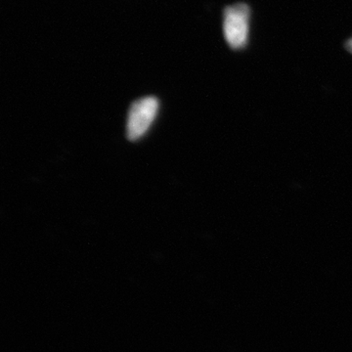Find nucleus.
I'll return each instance as SVG.
<instances>
[{
    "label": "nucleus",
    "instance_id": "obj_1",
    "mask_svg": "<svg viewBox=\"0 0 352 352\" xmlns=\"http://www.w3.org/2000/svg\"><path fill=\"white\" fill-rule=\"evenodd\" d=\"M249 6L239 3L227 7L224 11L223 34L226 43L233 50L245 47L249 38Z\"/></svg>",
    "mask_w": 352,
    "mask_h": 352
},
{
    "label": "nucleus",
    "instance_id": "obj_3",
    "mask_svg": "<svg viewBox=\"0 0 352 352\" xmlns=\"http://www.w3.org/2000/svg\"><path fill=\"white\" fill-rule=\"evenodd\" d=\"M346 48L347 50L349 51V52L352 53V38L349 39V41H347Z\"/></svg>",
    "mask_w": 352,
    "mask_h": 352
},
{
    "label": "nucleus",
    "instance_id": "obj_2",
    "mask_svg": "<svg viewBox=\"0 0 352 352\" xmlns=\"http://www.w3.org/2000/svg\"><path fill=\"white\" fill-rule=\"evenodd\" d=\"M157 110L159 101L153 96L144 97L132 103L127 117V138L135 141L142 138L154 122Z\"/></svg>",
    "mask_w": 352,
    "mask_h": 352
}]
</instances>
